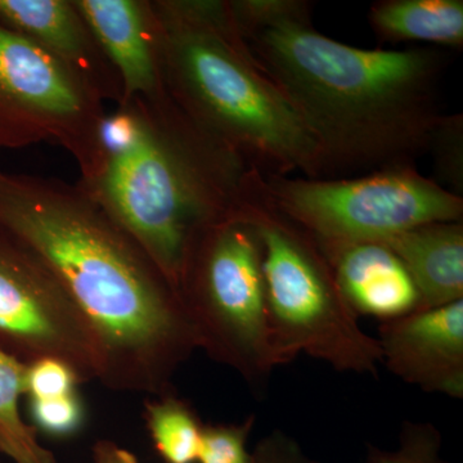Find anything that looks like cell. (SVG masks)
<instances>
[{"mask_svg":"<svg viewBox=\"0 0 463 463\" xmlns=\"http://www.w3.org/2000/svg\"><path fill=\"white\" fill-rule=\"evenodd\" d=\"M241 38L321 149L327 179L416 165L443 112L447 54L362 50L316 29L306 0H227Z\"/></svg>","mask_w":463,"mask_h":463,"instance_id":"obj_1","label":"cell"},{"mask_svg":"<svg viewBox=\"0 0 463 463\" xmlns=\"http://www.w3.org/2000/svg\"><path fill=\"white\" fill-rule=\"evenodd\" d=\"M0 225L44 261L83 316L103 386L175 392L174 377L199 349L178 292L80 184L3 173Z\"/></svg>","mask_w":463,"mask_h":463,"instance_id":"obj_2","label":"cell"},{"mask_svg":"<svg viewBox=\"0 0 463 463\" xmlns=\"http://www.w3.org/2000/svg\"><path fill=\"white\" fill-rule=\"evenodd\" d=\"M99 165L79 181L176 289L200 228L237 214L251 170L200 129L165 90L106 112Z\"/></svg>","mask_w":463,"mask_h":463,"instance_id":"obj_3","label":"cell"},{"mask_svg":"<svg viewBox=\"0 0 463 463\" xmlns=\"http://www.w3.org/2000/svg\"><path fill=\"white\" fill-rule=\"evenodd\" d=\"M167 93L200 129L263 175L327 179L321 149L251 56L227 0H148Z\"/></svg>","mask_w":463,"mask_h":463,"instance_id":"obj_4","label":"cell"},{"mask_svg":"<svg viewBox=\"0 0 463 463\" xmlns=\"http://www.w3.org/2000/svg\"><path fill=\"white\" fill-rule=\"evenodd\" d=\"M239 213L260 240L268 325L279 365L306 354L339 373L377 374L379 341L362 330L321 246L274 205L257 170Z\"/></svg>","mask_w":463,"mask_h":463,"instance_id":"obj_5","label":"cell"},{"mask_svg":"<svg viewBox=\"0 0 463 463\" xmlns=\"http://www.w3.org/2000/svg\"><path fill=\"white\" fill-rule=\"evenodd\" d=\"M176 292L199 349L252 388H264L279 364L268 325L260 240L239 212L191 237Z\"/></svg>","mask_w":463,"mask_h":463,"instance_id":"obj_6","label":"cell"},{"mask_svg":"<svg viewBox=\"0 0 463 463\" xmlns=\"http://www.w3.org/2000/svg\"><path fill=\"white\" fill-rule=\"evenodd\" d=\"M263 185L274 205L319 246L380 242L417 225L463 216L462 197L416 165L341 179L263 175Z\"/></svg>","mask_w":463,"mask_h":463,"instance_id":"obj_7","label":"cell"},{"mask_svg":"<svg viewBox=\"0 0 463 463\" xmlns=\"http://www.w3.org/2000/svg\"><path fill=\"white\" fill-rule=\"evenodd\" d=\"M105 115L102 100L60 61L0 25V148L57 143L84 181L99 165Z\"/></svg>","mask_w":463,"mask_h":463,"instance_id":"obj_8","label":"cell"},{"mask_svg":"<svg viewBox=\"0 0 463 463\" xmlns=\"http://www.w3.org/2000/svg\"><path fill=\"white\" fill-rule=\"evenodd\" d=\"M0 352L24 364L57 359L81 383L99 379V350L83 316L44 261L2 225Z\"/></svg>","mask_w":463,"mask_h":463,"instance_id":"obj_9","label":"cell"},{"mask_svg":"<svg viewBox=\"0 0 463 463\" xmlns=\"http://www.w3.org/2000/svg\"><path fill=\"white\" fill-rule=\"evenodd\" d=\"M381 364L426 392L463 398V300L381 322Z\"/></svg>","mask_w":463,"mask_h":463,"instance_id":"obj_10","label":"cell"},{"mask_svg":"<svg viewBox=\"0 0 463 463\" xmlns=\"http://www.w3.org/2000/svg\"><path fill=\"white\" fill-rule=\"evenodd\" d=\"M0 25L48 52L102 102H123L120 76L74 0H0Z\"/></svg>","mask_w":463,"mask_h":463,"instance_id":"obj_11","label":"cell"},{"mask_svg":"<svg viewBox=\"0 0 463 463\" xmlns=\"http://www.w3.org/2000/svg\"><path fill=\"white\" fill-rule=\"evenodd\" d=\"M74 3L120 76L124 99H151L165 90L148 0Z\"/></svg>","mask_w":463,"mask_h":463,"instance_id":"obj_12","label":"cell"},{"mask_svg":"<svg viewBox=\"0 0 463 463\" xmlns=\"http://www.w3.org/2000/svg\"><path fill=\"white\" fill-rule=\"evenodd\" d=\"M356 316L392 321L416 312V286L397 255L381 242L321 246Z\"/></svg>","mask_w":463,"mask_h":463,"instance_id":"obj_13","label":"cell"},{"mask_svg":"<svg viewBox=\"0 0 463 463\" xmlns=\"http://www.w3.org/2000/svg\"><path fill=\"white\" fill-rule=\"evenodd\" d=\"M380 242L397 255L412 279L420 297L417 310L463 300L462 221L417 225Z\"/></svg>","mask_w":463,"mask_h":463,"instance_id":"obj_14","label":"cell"},{"mask_svg":"<svg viewBox=\"0 0 463 463\" xmlns=\"http://www.w3.org/2000/svg\"><path fill=\"white\" fill-rule=\"evenodd\" d=\"M368 23L381 42H420L462 48V0H380Z\"/></svg>","mask_w":463,"mask_h":463,"instance_id":"obj_15","label":"cell"},{"mask_svg":"<svg viewBox=\"0 0 463 463\" xmlns=\"http://www.w3.org/2000/svg\"><path fill=\"white\" fill-rule=\"evenodd\" d=\"M25 376L26 364L0 352V453L14 463H58L21 413Z\"/></svg>","mask_w":463,"mask_h":463,"instance_id":"obj_16","label":"cell"},{"mask_svg":"<svg viewBox=\"0 0 463 463\" xmlns=\"http://www.w3.org/2000/svg\"><path fill=\"white\" fill-rule=\"evenodd\" d=\"M146 426L158 455L166 463H196L203 425L184 399L172 394L145 402Z\"/></svg>","mask_w":463,"mask_h":463,"instance_id":"obj_17","label":"cell"},{"mask_svg":"<svg viewBox=\"0 0 463 463\" xmlns=\"http://www.w3.org/2000/svg\"><path fill=\"white\" fill-rule=\"evenodd\" d=\"M365 463H449L443 456L440 431L430 422L407 421L395 449L370 446Z\"/></svg>","mask_w":463,"mask_h":463,"instance_id":"obj_18","label":"cell"},{"mask_svg":"<svg viewBox=\"0 0 463 463\" xmlns=\"http://www.w3.org/2000/svg\"><path fill=\"white\" fill-rule=\"evenodd\" d=\"M434 155L438 178L447 190L462 197L463 192V120L462 115H444L432 137L430 151Z\"/></svg>","mask_w":463,"mask_h":463,"instance_id":"obj_19","label":"cell"},{"mask_svg":"<svg viewBox=\"0 0 463 463\" xmlns=\"http://www.w3.org/2000/svg\"><path fill=\"white\" fill-rule=\"evenodd\" d=\"M30 425L52 438H70L85 423V407L78 392L65 397L29 399Z\"/></svg>","mask_w":463,"mask_h":463,"instance_id":"obj_20","label":"cell"},{"mask_svg":"<svg viewBox=\"0 0 463 463\" xmlns=\"http://www.w3.org/2000/svg\"><path fill=\"white\" fill-rule=\"evenodd\" d=\"M254 425V414L241 423L203 425L197 462L254 463L246 448Z\"/></svg>","mask_w":463,"mask_h":463,"instance_id":"obj_21","label":"cell"},{"mask_svg":"<svg viewBox=\"0 0 463 463\" xmlns=\"http://www.w3.org/2000/svg\"><path fill=\"white\" fill-rule=\"evenodd\" d=\"M81 383L78 374L69 364L57 359H39L26 364L25 397L50 399L65 397L78 392Z\"/></svg>","mask_w":463,"mask_h":463,"instance_id":"obj_22","label":"cell"},{"mask_svg":"<svg viewBox=\"0 0 463 463\" xmlns=\"http://www.w3.org/2000/svg\"><path fill=\"white\" fill-rule=\"evenodd\" d=\"M254 463H321L304 452L297 440L281 430L270 432L259 441Z\"/></svg>","mask_w":463,"mask_h":463,"instance_id":"obj_23","label":"cell"},{"mask_svg":"<svg viewBox=\"0 0 463 463\" xmlns=\"http://www.w3.org/2000/svg\"><path fill=\"white\" fill-rule=\"evenodd\" d=\"M91 463H141L125 448L109 439H100L91 448Z\"/></svg>","mask_w":463,"mask_h":463,"instance_id":"obj_24","label":"cell"},{"mask_svg":"<svg viewBox=\"0 0 463 463\" xmlns=\"http://www.w3.org/2000/svg\"><path fill=\"white\" fill-rule=\"evenodd\" d=\"M2 174H3V173H2V172H0V176H2Z\"/></svg>","mask_w":463,"mask_h":463,"instance_id":"obj_25","label":"cell"}]
</instances>
